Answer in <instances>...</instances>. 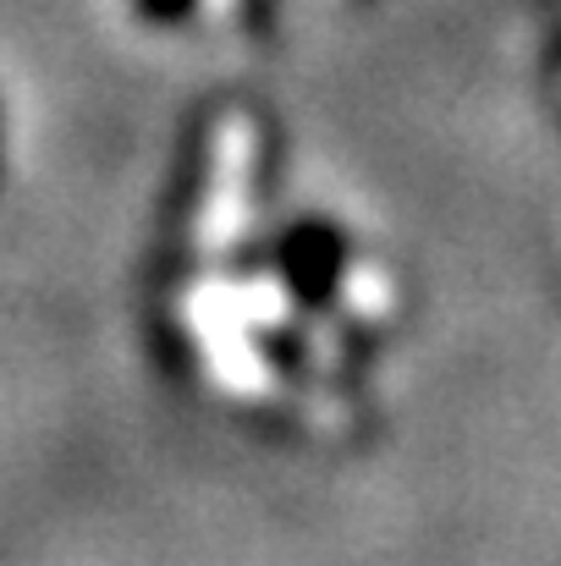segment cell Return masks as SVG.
<instances>
[{
	"label": "cell",
	"mask_w": 561,
	"mask_h": 566,
	"mask_svg": "<svg viewBox=\"0 0 561 566\" xmlns=\"http://www.w3.org/2000/svg\"><path fill=\"white\" fill-rule=\"evenodd\" d=\"M133 6H138V17H149V22H177V17H187L193 0H133Z\"/></svg>",
	"instance_id": "cell-1"
}]
</instances>
